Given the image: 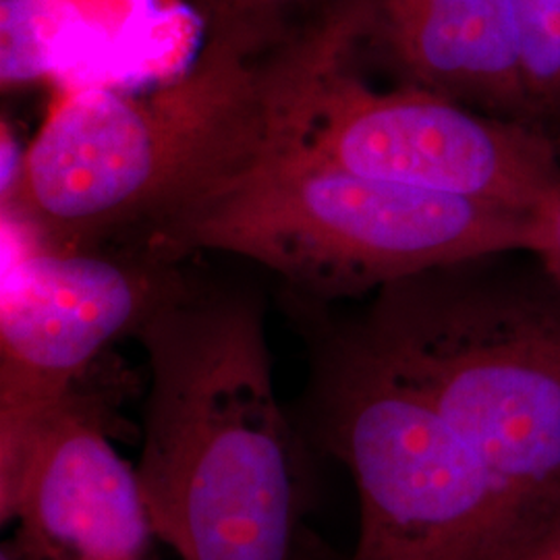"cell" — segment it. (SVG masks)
<instances>
[{"label":"cell","instance_id":"6","mask_svg":"<svg viewBox=\"0 0 560 560\" xmlns=\"http://www.w3.org/2000/svg\"><path fill=\"white\" fill-rule=\"evenodd\" d=\"M358 0H335L300 38L261 60L260 140L370 179L532 212L560 183L546 129L411 85L378 92L353 67Z\"/></svg>","mask_w":560,"mask_h":560},{"label":"cell","instance_id":"10","mask_svg":"<svg viewBox=\"0 0 560 560\" xmlns=\"http://www.w3.org/2000/svg\"><path fill=\"white\" fill-rule=\"evenodd\" d=\"M203 27L201 55L258 65L298 40L335 0H191Z\"/></svg>","mask_w":560,"mask_h":560},{"label":"cell","instance_id":"3","mask_svg":"<svg viewBox=\"0 0 560 560\" xmlns=\"http://www.w3.org/2000/svg\"><path fill=\"white\" fill-rule=\"evenodd\" d=\"M527 245V212L361 177L258 140L171 208L138 249L171 261L233 254L275 272L282 295L332 305L434 266Z\"/></svg>","mask_w":560,"mask_h":560},{"label":"cell","instance_id":"13","mask_svg":"<svg viewBox=\"0 0 560 560\" xmlns=\"http://www.w3.org/2000/svg\"><path fill=\"white\" fill-rule=\"evenodd\" d=\"M521 560H560V534L525 555Z\"/></svg>","mask_w":560,"mask_h":560},{"label":"cell","instance_id":"9","mask_svg":"<svg viewBox=\"0 0 560 560\" xmlns=\"http://www.w3.org/2000/svg\"><path fill=\"white\" fill-rule=\"evenodd\" d=\"M360 50L399 85L541 127L529 98L513 0H360Z\"/></svg>","mask_w":560,"mask_h":560},{"label":"cell","instance_id":"11","mask_svg":"<svg viewBox=\"0 0 560 560\" xmlns=\"http://www.w3.org/2000/svg\"><path fill=\"white\" fill-rule=\"evenodd\" d=\"M525 85L541 125L560 115V0H513Z\"/></svg>","mask_w":560,"mask_h":560},{"label":"cell","instance_id":"1","mask_svg":"<svg viewBox=\"0 0 560 560\" xmlns=\"http://www.w3.org/2000/svg\"><path fill=\"white\" fill-rule=\"evenodd\" d=\"M136 340L156 538L179 560H303L305 439L277 395L260 291L183 272Z\"/></svg>","mask_w":560,"mask_h":560},{"label":"cell","instance_id":"14","mask_svg":"<svg viewBox=\"0 0 560 560\" xmlns=\"http://www.w3.org/2000/svg\"><path fill=\"white\" fill-rule=\"evenodd\" d=\"M0 560H42L36 559V557H32V555H27V552H23L20 550L13 541H4L2 544V550H0Z\"/></svg>","mask_w":560,"mask_h":560},{"label":"cell","instance_id":"12","mask_svg":"<svg viewBox=\"0 0 560 560\" xmlns=\"http://www.w3.org/2000/svg\"><path fill=\"white\" fill-rule=\"evenodd\" d=\"M527 249L560 280V183L529 212Z\"/></svg>","mask_w":560,"mask_h":560},{"label":"cell","instance_id":"7","mask_svg":"<svg viewBox=\"0 0 560 560\" xmlns=\"http://www.w3.org/2000/svg\"><path fill=\"white\" fill-rule=\"evenodd\" d=\"M180 277L177 261L136 247H32L13 264L0 301V494L50 411L117 340L136 339Z\"/></svg>","mask_w":560,"mask_h":560},{"label":"cell","instance_id":"5","mask_svg":"<svg viewBox=\"0 0 560 560\" xmlns=\"http://www.w3.org/2000/svg\"><path fill=\"white\" fill-rule=\"evenodd\" d=\"M261 67L198 55L150 94H62L4 187L32 247L108 249L143 235L260 138Z\"/></svg>","mask_w":560,"mask_h":560},{"label":"cell","instance_id":"8","mask_svg":"<svg viewBox=\"0 0 560 560\" xmlns=\"http://www.w3.org/2000/svg\"><path fill=\"white\" fill-rule=\"evenodd\" d=\"M108 358L50 411L0 497V520L18 525L11 541L36 559L150 560L156 534L138 469L113 444L127 376Z\"/></svg>","mask_w":560,"mask_h":560},{"label":"cell","instance_id":"2","mask_svg":"<svg viewBox=\"0 0 560 560\" xmlns=\"http://www.w3.org/2000/svg\"><path fill=\"white\" fill-rule=\"evenodd\" d=\"M355 322L483 460L541 544L560 534V280L501 249L384 284Z\"/></svg>","mask_w":560,"mask_h":560},{"label":"cell","instance_id":"4","mask_svg":"<svg viewBox=\"0 0 560 560\" xmlns=\"http://www.w3.org/2000/svg\"><path fill=\"white\" fill-rule=\"evenodd\" d=\"M307 347L298 428L349 471L360 532L351 560H521L541 546L439 407L330 303L284 295Z\"/></svg>","mask_w":560,"mask_h":560}]
</instances>
